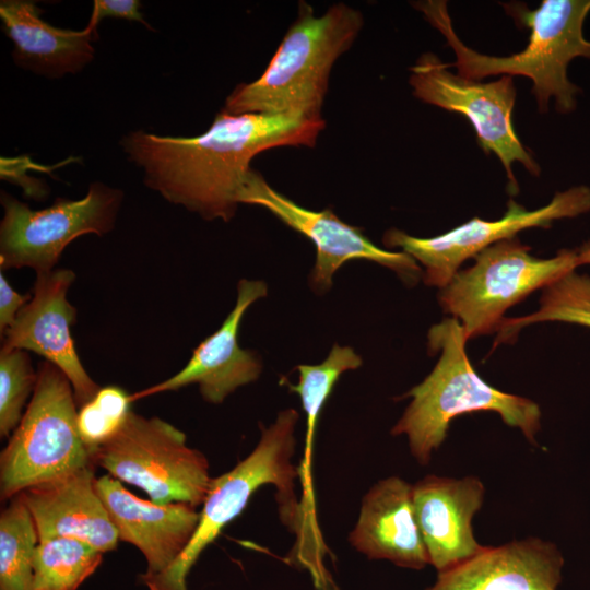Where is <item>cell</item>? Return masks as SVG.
I'll return each instance as SVG.
<instances>
[{"label": "cell", "instance_id": "1", "mask_svg": "<svg viewBox=\"0 0 590 590\" xmlns=\"http://www.w3.org/2000/svg\"><path fill=\"white\" fill-rule=\"evenodd\" d=\"M322 118L221 110L197 137H161L137 130L120 145L143 169L146 187L204 220L229 221L241 203L251 160L279 146H314Z\"/></svg>", "mask_w": 590, "mask_h": 590}, {"label": "cell", "instance_id": "2", "mask_svg": "<svg viewBox=\"0 0 590 590\" xmlns=\"http://www.w3.org/2000/svg\"><path fill=\"white\" fill-rule=\"evenodd\" d=\"M507 14L517 24L529 28L524 49L511 56L496 57L475 51L464 45L455 32L446 1L418 2L426 20L447 39L456 54L458 74L480 81L491 75H522L532 83V94L540 111L547 109L551 98L555 109L567 114L576 107L578 86L567 75L569 62L590 59V40L583 36V23L590 12V0H543L534 10L519 2L504 3Z\"/></svg>", "mask_w": 590, "mask_h": 590}, {"label": "cell", "instance_id": "3", "mask_svg": "<svg viewBox=\"0 0 590 590\" xmlns=\"http://www.w3.org/2000/svg\"><path fill=\"white\" fill-rule=\"evenodd\" d=\"M430 354L440 352L429 375L402 398H412L391 435H405L412 456L420 464H428L434 450L447 437L450 422L459 415L479 411L499 414L503 422L519 428L536 445L541 428V410L532 400L503 392L473 368L465 351L468 339L456 318H445L427 333Z\"/></svg>", "mask_w": 590, "mask_h": 590}, {"label": "cell", "instance_id": "4", "mask_svg": "<svg viewBox=\"0 0 590 590\" xmlns=\"http://www.w3.org/2000/svg\"><path fill=\"white\" fill-rule=\"evenodd\" d=\"M363 25V14L347 4L335 3L315 16L312 7L300 1L297 19L264 72L256 81L238 84L222 110L322 118L331 69Z\"/></svg>", "mask_w": 590, "mask_h": 590}, {"label": "cell", "instance_id": "5", "mask_svg": "<svg viewBox=\"0 0 590 590\" xmlns=\"http://www.w3.org/2000/svg\"><path fill=\"white\" fill-rule=\"evenodd\" d=\"M298 418L295 409L280 411L272 424L261 426L255 449L232 470L211 480L192 539L166 574L145 585L149 590H188L186 578L201 553L243 512L253 493L263 485L275 486L280 516L300 538L303 517L294 492L298 469L292 462Z\"/></svg>", "mask_w": 590, "mask_h": 590}, {"label": "cell", "instance_id": "6", "mask_svg": "<svg viewBox=\"0 0 590 590\" xmlns=\"http://www.w3.org/2000/svg\"><path fill=\"white\" fill-rule=\"evenodd\" d=\"M78 405L68 377L45 361L23 417L0 456L1 499L94 464L78 429ZM95 465V464H94Z\"/></svg>", "mask_w": 590, "mask_h": 590}, {"label": "cell", "instance_id": "7", "mask_svg": "<svg viewBox=\"0 0 590 590\" xmlns=\"http://www.w3.org/2000/svg\"><path fill=\"white\" fill-rule=\"evenodd\" d=\"M517 237L500 240L477 255L440 288L438 300L464 329L468 340L497 332L511 306L582 266L578 249L538 258Z\"/></svg>", "mask_w": 590, "mask_h": 590}, {"label": "cell", "instance_id": "8", "mask_svg": "<svg viewBox=\"0 0 590 590\" xmlns=\"http://www.w3.org/2000/svg\"><path fill=\"white\" fill-rule=\"evenodd\" d=\"M184 432L157 417L131 413L118 434L93 452L108 475L144 491L156 504H203L212 477L206 457Z\"/></svg>", "mask_w": 590, "mask_h": 590}, {"label": "cell", "instance_id": "9", "mask_svg": "<svg viewBox=\"0 0 590 590\" xmlns=\"http://www.w3.org/2000/svg\"><path fill=\"white\" fill-rule=\"evenodd\" d=\"M122 199L120 189L95 181L82 199L59 198L35 211L2 191L1 270L31 268L37 274L56 269L62 251L75 238L102 236L114 228Z\"/></svg>", "mask_w": 590, "mask_h": 590}, {"label": "cell", "instance_id": "10", "mask_svg": "<svg viewBox=\"0 0 590 590\" xmlns=\"http://www.w3.org/2000/svg\"><path fill=\"white\" fill-rule=\"evenodd\" d=\"M410 71L409 83L415 97L469 119L483 152L494 153L503 164L509 194L519 192L514 163L519 162L530 174L540 175V165L522 145L512 125L517 95L512 76L502 75L492 82L467 79L450 72L432 52L423 54Z\"/></svg>", "mask_w": 590, "mask_h": 590}, {"label": "cell", "instance_id": "11", "mask_svg": "<svg viewBox=\"0 0 590 590\" xmlns=\"http://www.w3.org/2000/svg\"><path fill=\"white\" fill-rule=\"evenodd\" d=\"M590 211V188L577 186L557 192L551 202L529 211L509 199L499 220L486 221L474 216L461 225L434 237L421 238L397 228L382 237L388 248H400L423 268V281L428 286L442 288L460 270L461 264L485 248L516 237L527 228H548L552 222L576 217Z\"/></svg>", "mask_w": 590, "mask_h": 590}, {"label": "cell", "instance_id": "12", "mask_svg": "<svg viewBox=\"0 0 590 590\" xmlns=\"http://www.w3.org/2000/svg\"><path fill=\"white\" fill-rule=\"evenodd\" d=\"M241 203L258 205L294 231L309 238L316 247L310 286L327 292L334 273L347 261L368 260L394 271L406 284L414 285L423 275L420 264L403 251L376 246L361 228L340 220L331 209H305L274 190L256 170H251L241 194Z\"/></svg>", "mask_w": 590, "mask_h": 590}, {"label": "cell", "instance_id": "13", "mask_svg": "<svg viewBox=\"0 0 590 590\" xmlns=\"http://www.w3.org/2000/svg\"><path fill=\"white\" fill-rule=\"evenodd\" d=\"M75 280L70 269L37 273L32 298L2 335L1 350L34 352L57 366L70 380L78 408L99 390L81 363L70 328L76 309L67 298Z\"/></svg>", "mask_w": 590, "mask_h": 590}, {"label": "cell", "instance_id": "14", "mask_svg": "<svg viewBox=\"0 0 590 590\" xmlns=\"http://www.w3.org/2000/svg\"><path fill=\"white\" fill-rule=\"evenodd\" d=\"M267 295L263 281L240 280L234 308L221 327L194 349L185 367L168 379L131 394V401L196 384L204 401L219 404L237 388L256 381L262 370L260 356L241 349L237 335L247 309Z\"/></svg>", "mask_w": 590, "mask_h": 590}, {"label": "cell", "instance_id": "15", "mask_svg": "<svg viewBox=\"0 0 590 590\" xmlns=\"http://www.w3.org/2000/svg\"><path fill=\"white\" fill-rule=\"evenodd\" d=\"M95 488L117 530L119 541L134 545L146 560L144 585L168 571L192 539L200 519L185 503L156 504L141 499L110 475Z\"/></svg>", "mask_w": 590, "mask_h": 590}, {"label": "cell", "instance_id": "16", "mask_svg": "<svg viewBox=\"0 0 590 590\" xmlns=\"http://www.w3.org/2000/svg\"><path fill=\"white\" fill-rule=\"evenodd\" d=\"M485 488L475 476L427 475L413 485L416 521L430 565L446 571L485 550L473 534L472 519L481 509Z\"/></svg>", "mask_w": 590, "mask_h": 590}, {"label": "cell", "instance_id": "17", "mask_svg": "<svg viewBox=\"0 0 590 590\" xmlns=\"http://www.w3.org/2000/svg\"><path fill=\"white\" fill-rule=\"evenodd\" d=\"M95 481L91 464L21 492L39 542L73 538L103 554L117 547L118 533L96 492Z\"/></svg>", "mask_w": 590, "mask_h": 590}, {"label": "cell", "instance_id": "18", "mask_svg": "<svg viewBox=\"0 0 590 590\" xmlns=\"http://www.w3.org/2000/svg\"><path fill=\"white\" fill-rule=\"evenodd\" d=\"M349 542L369 559L410 569L430 565L415 517L413 485L398 476L374 484L362 499Z\"/></svg>", "mask_w": 590, "mask_h": 590}, {"label": "cell", "instance_id": "19", "mask_svg": "<svg viewBox=\"0 0 590 590\" xmlns=\"http://www.w3.org/2000/svg\"><path fill=\"white\" fill-rule=\"evenodd\" d=\"M564 557L548 541L529 538L497 547L438 573L425 590H557Z\"/></svg>", "mask_w": 590, "mask_h": 590}, {"label": "cell", "instance_id": "20", "mask_svg": "<svg viewBox=\"0 0 590 590\" xmlns=\"http://www.w3.org/2000/svg\"><path fill=\"white\" fill-rule=\"evenodd\" d=\"M40 12L32 1L0 2L2 31L13 43L15 64L52 79L80 72L94 59L96 28H58L42 20Z\"/></svg>", "mask_w": 590, "mask_h": 590}, {"label": "cell", "instance_id": "21", "mask_svg": "<svg viewBox=\"0 0 590 590\" xmlns=\"http://www.w3.org/2000/svg\"><path fill=\"white\" fill-rule=\"evenodd\" d=\"M38 535L21 493L0 516V590H33V562Z\"/></svg>", "mask_w": 590, "mask_h": 590}, {"label": "cell", "instance_id": "22", "mask_svg": "<svg viewBox=\"0 0 590 590\" xmlns=\"http://www.w3.org/2000/svg\"><path fill=\"white\" fill-rule=\"evenodd\" d=\"M558 321L590 328V276L570 271L543 288L540 308L522 317L505 318L494 345L511 342L526 326Z\"/></svg>", "mask_w": 590, "mask_h": 590}, {"label": "cell", "instance_id": "23", "mask_svg": "<svg viewBox=\"0 0 590 590\" xmlns=\"http://www.w3.org/2000/svg\"><path fill=\"white\" fill-rule=\"evenodd\" d=\"M103 562V553L73 538L38 542L33 590H76Z\"/></svg>", "mask_w": 590, "mask_h": 590}, {"label": "cell", "instance_id": "24", "mask_svg": "<svg viewBox=\"0 0 590 590\" xmlns=\"http://www.w3.org/2000/svg\"><path fill=\"white\" fill-rule=\"evenodd\" d=\"M37 382L27 351H0V436L9 437L20 424Z\"/></svg>", "mask_w": 590, "mask_h": 590}, {"label": "cell", "instance_id": "25", "mask_svg": "<svg viewBox=\"0 0 590 590\" xmlns=\"http://www.w3.org/2000/svg\"><path fill=\"white\" fill-rule=\"evenodd\" d=\"M131 394L119 386L99 388L78 411V429L92 453L114 438L131 413Z\"/></svg>", "mask_w": 590, "mask_h": 590}, {"label": "cell", "instance_id": "26", "mask_svg": "<svg viewBox=\"0 0 590 590\" xmlns=\"http://www.w3.org/2000/svg\"><path fill=\"white\" fill-rule=\"evenodd\" d=\"M140 5L138 0H94L87 25L97 28L103 19L118 17L139 22L151 28L140 11Z\"/></svg>", "mask_w": 590, "mask_h": 590}, {"label": "cell", "instance_id": "27", "mask_svg": "<svg viewBox=\"0 0 590 590\" xmlns=\"http://www.w3.org/2000/svg\"><path fill=\"white\" fill-rule=\"evenodd\" d=\"M32 294L17 293L0 272V334L13 324L20 310L30 302Z\"/></svg>", "mask_w": 590, "mask_h": 590}, {"label": "cell", "instance_id": "28", "mask_svg": "<svg viewBox=\"0 0 590 590\" xmlns=\"http://www.w3.org/2000/svg\"><path fill=\"white\" fill-rule=\"evenodd\" d=\"M578 249L579 256L583 264L590 266V241L583 243Z\"/></svg>", "mask_w": 590, "mask_h": 590}]
</instances>
